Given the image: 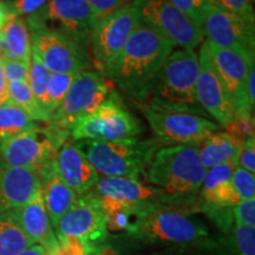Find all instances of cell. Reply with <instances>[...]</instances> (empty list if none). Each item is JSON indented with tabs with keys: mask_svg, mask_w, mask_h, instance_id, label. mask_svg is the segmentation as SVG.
Wrapping results in <instances>:
<instances>
[{
	"mask_svg": "<svg viewBox=\"0 0 255 255\" xmlns=\"http://www.w3.org/2000/svg\"><path fill=\"white\" fill-rule=\"evenodd\" d=\"M143 175L149 184L163 193L165 205L195 212L196 197L206 175L197 145L161 146Z\"/></svg>",
	"mask_w": 255,
	"mask_h": 255,
	"instance_id": "obj_1",
	"label": "cell"
},
{
	"mask_svg": "<svg viewBox=\"0 0 255 255\" xmlns=\"http://www.w3.org/2000/svg\"><path fill=\"white\" fill-rule=\"evenodd\" d=\"M173 47L165 38L138 24L104 76L137 101L164 65Z\"/></svg>",
	"mask_w": 255,
	"mask_h": 255,
	"instance_id": "obj_2",
	"label": "cell"
},
{
	"mask_svg": "<svg viewBox=\"0 0 255 255\" xmlns=\"http://www.w3.org/2000/svg\"><path fill=\"white\" fill-rule=\"evenodd\" d=\"M197 73L199 56L195 51L176 50L136 102L156 109L183 111L209 119L196 102Z\"/></svg>",
	"mask_w": 255,
	"mask_h": 255,
	"instance_id": "obj_3",
	"label": "cell"
},
{
	"mask_svg": "<svg viewBox=\"0 0 255 255\" xmlns=\"http://www.w3.org/2000/svg\"><path fill=\"white\" fill-rule=\"evenodd\" d=\"M127 235L148 244L188 246L205 241L209 234L193 212L159 203L141 210Z\"/></svg>",
	"mask_w": 255,
	"mask_h": 255,
	"instance_id": "obj_4",
	"label": "cell"
},
{
	"mask_svg": "<svg viewBox=\"0 0 255 255\" xmlns=\"http://www.w3.org/2000/svg\"><path fill=\"white\" fill-rule=\"evenodd\" d=\"M75 142V141H73ZM75 144L102 177L138 178L161 145L155 139L76 141Z\"/></svg>",
	"mask_w": 255,
	"mask_h": 255,
	"instance_id": "obj_5",
	"label": "cell"
},
{
	"mask_svg": "<svg viewBox=\"0 0 255 255\" xmlns=\"http://www.w3.org/2000/svg\"><path fill=\"white\" fill-rule=\"evenodd\" d=\"M70 131L46 123L0 143V157L6 164L27 169L40 176L56 159L59 148L68 141Z\"/></svg>",
	"mask_w": 255,
	"mask_h": 255,
	"instance_id": "obj_6",
	"label": "cell"
},
{
	"mask_svg": "<svg viewBox=\"0 0 255 255\" xmlns=\"http://www.w3.org/2000/svg\"><path fill=\"white\" fill-rule=\"evenodd\" d=\"M144 131L142 123L126 109L116 91L95 113L82 117L72 127V141H116L135 138Z\"/></svg>",
	"mask_w": 255,
	"mask_h": 255,
	"instance_id": "obj_7",
	"label": "cell"
},
{
	"mask_svg": "<svg viewBox=\"0 0 255 255\" xmlns=\"http://www.w3.org/2000/svg\"><path fill=\"white\" fill-rule=\"evenodd\" d=\"M139 25L165 38L173 46L194 50L203 41V31L170 0H133L131 2Z\"/></svg>",
	"mask_w": 255,
	"mask_h": 255,
	"instance_id": "obj_8",
	"label": "cell"
},
{
	"mask_svg": "<svg viewBox=\"0 0 255 255\" xmlns=\"http://www.w3.org/2000/svg\"><path fill=\"white\" fill-rule=\"evenodd\" d=\"M136 105L144 115L155 141L161 146L199 145L219 129L218 124L199 115L156 109L137 102Z\"/></svg>",
	"mask_w": 255,
	"mask_h": 255,
	"instance_id": "obj_9",
	"label": "cell"
},
{
	"mask_svg": "<svg viewBox=\"0 0 255 255\" xmlns=\"http://www.w3.org/2000/svg\"><path fill=\"white\" fill-rule=\"evenodd\" d=\"M34 53L51 73L78 75L91 70V55L75 40L43 25L27 24Z\"/></svg>",
	"mask_w": 255,
	"mask_h": 255,
	"instance_id": "obj_10",
	"label": "cell"
},
{
	"mask_svg": "<svg viewBox=\"0 0 255 255\" xmlns=\"http://www.w3.org/2000/svg\"><path fill=\"white\" fill-rule=\"evenodd\" d=\"M111 84L113 83L98 71L88 70L78 73L65 98L51 115L47 123L71 132L78 120L95 113L108 100L114 91Z\"/></svg>",
	"mask_w": 255,
	"mask_h": 255,
	"instance_id": "obj_11",
	"label": "cell"
},
{
	"mask_svg": "<svg viewBox=\"0 0 255 255\" xmlns=\"http://www.w3.org/2000/svg\"><path fill=\"white\" fill-rule=\"evenodd\" d=\"M26 24L43 25L90 50V39L97 17L87 0H47L33 14L25 18Z\"/></svg>",
	"mask_w": 255,
	"mask_h": 255,
	"instance_id": "obj_12",
	"label": "cell"
},
{
	"mask_svg": "<svg viewBox=\"0 0 255 255\" xmlns=\"http://www.w3.org/2000/svg\"><path fill=\"white\" fill-rule=\"evenodd\" d=\"M137 25L138 21L131 2L98 19L90 39L92 64L98 72L105 75L111 68Z\"/></svg>",
	"mask_w": 255,
	"mask_h": 255,
	"instance_id": "obj_13",
	"label": "cell"
},
{
	"mask_svg": "<svg viewBox=\"0 0 255 255\" xmlns=\"http://www.w3.org/2000/svg\"><path fill=\"white\" fill-rule=\"evenodd\" d=\"M202 46L220 82L231 97L235 114L253 115L254 108L248 102L246 84L250 71L254 68V56L219 47L209 40H206Z\"/></svg>",
	"mask_w": 255,
	"mask_h": 255,
	"instance_id": "obj_14",
	"label": "cell"
},
{
	"mask_svg": "<svg viewBox=\"0 0 255 255\" xmlns=\"http://www.w3.org/2000/svg\"><path fill=\"white\" fill-rule=\"evenodd\" d=\"M56 238L75 237L89 248L109 237L107 220L100 200L91 191L78 196L55 228Z\"/></svg>",
	"mask_w": 255,
	"mask_h": 255,
	"instance_id": "obj_15",
	"label": "cell"
},
{
	"mask_svg": "<svg viewBox=\"0 0 255 255\" xmlns=\"http://www.w3.org/2000/svg\"><path fill=\"white\" fill-rule=\"evenodd\" d=\"M255 23L212 5L201 28L214 45L255 57Z\"/></svg>",
	"mask_w": 255,
	"mask_h": 255,
	"instance_id": "obj_16",
	"label": "cell"
},
{
	"mask_svg": "<svg viewBox=\"0 0 255 255\" xmlns=\"http://www.w3.org/2000/svg\"><path fill=\"white\" fill-rule=\"evenodd\" d=\"M197 104L209 117L225 128L235 116L233 102L213 69L206 50L201 46L199 73L195 85Z\"/></svg>",
	"mask_w": 255,
	"mask_h": 255,
	"instance_id": "obj_17",
	"label": "cell"
},
{
	"mask_svg": "<svg viewBox=\"0 0 255 255\" xmlns=\"http://www.w3.org/2000/svg\"><path fill=\"white\" fill-rule=\"evenodd\" d=\"M90 191L100 199H109L135 208L165 205L163 193L139 178L100 177Z\"/></svg>",
	"mask_w": 255,
	"mask_h": 255,
	"instance_id": "obj_18",
	"label": "cell"
},
{
	"mask_svg": "<svg viewBox=\"0 0 255 255\" xmlns=\"http://www.w3.org/2000/svg\"><path fill=\"white\" fill-rule=\"evenodd\" d=\"M237 167L238 164L234 162H226L206 170L196 197L195 212L209 215L237 205L240 199L232 184V175Z\"/></svg>",
	"mask_w": 255,
	"mask_h": 255,
	"instance_id": "obj_19",
	"label": "cell"
},
{
	"mask_svg": "<svg viewBox=\"0 0 255 255\" xmlns=\"http://www.w3.org/2000/svg\"><path fill=\"white\" fill-rule=\"evenodd\" d=\"M56 167L64 182L77 194V196L89 193L100 178V175L89 159L71 138L64 143L57 152Z\"/></svg>",
	"mask_w": 255,
	"mask_h": 255,
	"instance_id": "obj_20",
	"label": "cell"
},
{
	"mask_svg": "<svg viewBox=\"0 0 255 255\" xmlns=\"http://www.w3.org/2000/svg\"><path fill=\"white\" fill-rule=\"evenodd\" d=\"M40 187L36 173L11 167L0 157V214L25 205Z\"/></svg>",
	"mask_w": 255,
	"mask_h": 255,
	"instance_id": "obj_21",
	"label": "cell"
},
{
	"mask_svg": "<svg viewBox=\"0 0 255 255\" xmlns=\"http://www.w3.org/2000/svg\"><path fill=\"white\" fill-rule=\"evenodd\" d=\"M12 212L33 245H39L45 253L57 246L58 241L47 215L41 187L28 202L12 209Z\"/></svg>",
	"mask_w": 255,
	"mask_h": 255,
	"instance_id": "obj_22",
	"label": "cell"
},
{
	"mask_svg": "<svg viewBox=\"0 0 255 255\" xmlns=\"http://www.w3.org/2000/svg\"><path fill=\"white\" fill-rule=\"evenodd\" d=\"M44 203L51 226L55 229L60 218L77 200V194L63 181L57 170L56 159L53 164L39 176Z\"/></svg>",
	"mask_w": 255,
	"mask_h": 255,
	"instance_id": "obj_23",
	"label": "cell"
},
{
	"mask_svg": "<svg viewBox=\"0 0 255 255\" xmlns=\"http://www.w3.org/2000/svg\"><path fill=\"white\" fill-rule=\"evenodd\" d=\"M242 144L244 142L235 138L231 133L226 131L213 132L197 145L200 163L206 170L226 162H234L238 164Z\"/></svg>",
	"mask_w": 255,
	"mask_h": 255,
	"instance_id": "obj_24",
	"label": "cell"
},
{
	"mask_svg": "<svg viewBox=\"0 0 255 255\" xmlns=\"http://www.w3.org/2000/svg\"><path fill=\"white\" fill-rule=\"evenodd\" d=\"M4 52L0 57L30 64L32 57L31 37L24 17H11L0 31Z\"/></svg>",
	"mask_w": 255,
	"mask_h": 255,
	"instance_id": "obj_25",
	"label": "cell"
},
{
	"mask_svg": "<svg viewBox=\"0 0 255 255\" xmlns=\"http://www.w3.org/2000/svg\"><path fill=\"white\" fill-rule=\"evenodd\" d=\"M32 245L12 210L0 214V255H19Z\"/></svg>",
	"mask_w": 255,
	"mask_h": 255,
	"instance_id": "obj_26",
	"label": "cell"
},
{
	"mask_svg": "<svg viewBox=\"0 0 255 255\" xmlns=\"http://www.w3.org/2000/svg\"><path fill=\"white\" fill-rule=\"evenodd\" d=\"M38 127V122L11 102L0 105V143Z\"/></svg>",
	"mask_w": 255,
	"mask_h": 255,
	"instance_id": "obj_27",
	"label": "cell"
},
{
	"mask_svg": "<svg viewBox=\"0 0 255 255\" xmlns=\"http://www.w3.org/2000/svg\"><path fill=\"white\" fill-rule=\"evenodd\" d=\"M51 72L47 70L39 58L32 53L30 69H28L27 84L30 87L32 95L37 104L39 105L40 110L45 115L47 122L50 120L49 103H47V82H49Z\"/></svg>",
	"mask_w": 255,
	"mask_h": 255,
	"instance_id": "obj_28",
	"label": "cell"
},
{
	"mask_svg": "<svg viewBox=\"0 0 255 255\" xmlns=\"http://www.w3.org/2000/svg\"><path fill=\"white\" fill-rule=\"evenodd\" d=\"M8 102L17 105L21 110L25 111L32 120L36 122L47 123V120L39 105L37 104L27 82H11L7 84Z\"/></svg>",
	"mask_w": 255,
	"mask_h": 255,
	"instance_id": "obj_29",
	"label": "cell"
},
{
	"mask_svg": "<svg viewBox=\"0 0 255 255\" xmlns=\"http://www.w3.org/2000/svg\"><path fill=\"white\" fill-rule=\"evenodd\" d=\"M76 76L71 73H51L47 82V103H49L50 117L59 107Z\"/></svg>",
	"mask_w": 255,
	"mask_h": 255,
	"instance_id": "obj_30",
	"label": "cell"
},
{
	"mask_svg": "<svg viewBox=\"0 0 255 255\" xmlns=\"http://www.w3.org/2000/svg\"><path fill=\"white\" fill-rule=\"evenodd\" d=\"M171 4L186 14L190 20L201 27L208 8L213 5L212 0H170Z\"/></svg>",
	"mask_w": 255,
	"mask_h": 255,
	"instance_id": "obj_31",
	"label": "cell"
},
{
	"mask_svg": "<svg viewBox=\"0 0 255 255\" xmlns=\"http://www.w3.org/2000/svg\"><path fill=\"white\" fill-rule=\"evenodd\" d=\"M226 132L231 133L235 138L241 142H246L247 139L254 138L255 127L253 115H240L235 114L234 119L225 127Z\"/></svg>",
	"mask_w": 255,
	"mask_h": 255,
	"instance_id": "obj_32",
	"label": "cell"
},
{
	"mask_svg": "<svg viewBox=\"0 0 255 255\" xmlns=\"http://www.w3.org/2000/svg\"><path fill=\"white\" fill-rule=\"evenodd\" d=\"M232 184L240 201L255 197V176L250 171L240 167L235 168L232 175Z\"/></svg>",
	"mask_w": 255,
	"mask_h": 255,
	"instance_id": "obj_33",
	"label": "cell"
},
{
	"mask_svg": "<svg viewBox=\"0 0 255 255\" xmlns=\"http://www.w3.org/2000/svg\"><path fill=\"white\" fill-rule=\"evenodd\" d=\"M216 7L255 23L253 2L251 0H212Z\"/></svg>",
	"mask_w": 255,
	"mask_h": 255,
	"instance_id": "obj_34",
	"label": "cell"
},
{
	"mask_svg": "<svg viewBox=\"0 0 255 255\" xmlns=\"http://www.w3.org/2000/svg\"><path fill=\"white\" fill-rule=\"evenodd\" d=\"M234 242L237 255H255V227L235 225Z\"/></svg>",
	"mask_w": 255,
	"mask_h": 255,
	"instance_id": "obj_35",
	"label": "cell"
},
{
	"mask_svg": "<svg viewBox=\"0 0 255 255\" xmlns=\"http://www.w3.org/2000/svg\"><path fill=\"white\" fill-rule=\"evenodd\" d=\"M0 60H1L2 70H4L7 83L27 82L30 64L20 62V60L5 58V57H0Z\"/></svg>",
	"mask_w": 255,
	"mask_h": 255,
	"instance_id": "obj_36",
	"label": "cell"
},
{
	"mask_svg": "<svg viewBox=\"0 0 255 255\" xmlns=\"http://www.w3.org/2000/svg\"><path fill=\"white\" fill-rule=\"evenodd\" d=\"M57 241V246L46 255H87V247L78 238L60 237Z\"/></svg>",
	"mask_w": 255,
	"mask_h": 255,
	"instance_id": "obj_37",
	"label": "cell"
},
{
	"mask_svg": "<svg viewBox=\"0 0 255 255\" xmlns=\"http://www.w3.org/2000/svg\"><path fill=\"white\" fill-rule=\"evenodd\" d=\"M232 213L235 225L255 227V197L239 201L232 208Z\"/></svg>",
	"mask_w": 255,
	"mask_h": 255,
	"instance_id": "obj_38",
	"label": "cell"
},
{
	"mask_svg": "<svg viewBox=\"0 0 255 255\" xmlns=\"http://www.w3.org/2000/svg\"><path fill=\"white\" fill-rule=\"evenodd\" d=\"M47 2V0H13L6 2L12 17H24L33 14Z\"/></svg>",
	"mask_w": 255,
	"mask_h": 255,
	"instance_id": "obj_39",
	"label": "cell"
},
{
	"mask_svg": "<svg viewBox=\"0 0 255 255\" xmlns=\"http://www.w3.org/2000/svg\"><path fill=\"white\" fill-rule=\"evenodd\" d=\"M238 167L252 174L255 173V138L244 142L238 157Z\"/></svg>",
	"mask_w": 255,
	"mask_h": 255,
	"instance_id": "obj_40",
	"label": "cell"
},
{
	"mask_svg": "<svg viewBox=\"0 0 255 255\" xmlns=\"http://www.w3.org/2000/svg\"><path fill=\"white\" fill-rule=\"evenodd\" d=\"M87 1L94 9L97 19H101L116 11L117 8L129 4L130 0H87Z\"/></svg>",
	"mask_w": 255,
	"mask_h": 255,
	"instance_id": "obj_41",
	"label": "cell"
},
{
	"mask_svg": "<svg viewBox=\"0 0 255 255\" xmlns=\"http://www.w3.org/2000/svg\"><path fill=\"white\" fill-rule=\"evenodd\" d=\"M87 255H124L119 241L108 237L101 244L95 245L87 251Z\"/></svg>",
	"mask_w": 255,
	"mask_h": 255,
	"instance_id": "obj_42",
	"label": "cell"
},
{
	"mask_svg": "<svg viewBox=\"0 0 255 255\" xmlns=\"http://www.w3.org/2000/svg\"><path fill=\"white\" fill-rule=\"evenodd\" d=\"M246 90H247V98L250 102L251 107L254 108L255 104V69L252 68L248 75L247 84H246Z\"/></svg>",
	"mask_w": 255,
	"mask_h": 255,
	"instance_id": "obj_43",
	"label": "cell"
},
{
	"mask_svg": "<svg viewBox=\"0 0 255 255\" xmlns=\"http://www.w3.org/2000/svg\"><path fill=\"white\" fill-rule=\"evenodd\" d=\"M7 81L5 78L4 70H2L1 60H0V105L7 103L8 100V91H7Z\"/></svg>",
	"mask_w": 255,
	"mask_h": 255,
	"instance_id": "obj_44",
	"label": "cell"
},
{
	"mask_svg": "<svg viewBox=\"0 0 255 255\" xmlns=\"http://www.w3.org/2000/svg\"><path fill=\"white\" fill-rule=\"evenodd\" d=\"M11 17L12 15L9 14L7 4H6V2L0 1V31L2 30V27L5 26L6 23L8 21V19Z\"/></svg>",
	"mask_w": 255,
	"mask_h": 255,
	"instance_id": "obj_45",
	"label": "cell"
},
{
	"mask_svg": "<svg viewBox=\"0 0 255 255\" xmlns=\"http://www.w3.org/2000/svg\"><path fill=\"white\" fill-rule=\"evenodd\" d=\"M19 255H46L44 248L39 246V245H32L28 248H26L23 253H20Z\"/></svg>",
	"mask_w": 255,
	"mask_h": 255,
	"instance_id": "obj_46",
	"label": "cell"
},
{
	"mask_svg": "<svg viewBox=\"0 0 255 255\" xmlns=\"http://www.w3.org/2000/svg\"><path fill=\"white\" fill-rule=\"evenodd\" d=\"M0 1H2V2H9V1H13V0H0Z\"/></svg>",
	"mask_w": 255,
	"mask_h": 255,
	"instance_id": "obj_47",
	"label": "cell"
},
{
	"mask_svg": "<svg viewBox=\"0 0 255 255\" xmlns=\"http://www.w3.org/2000/svg\"><path fill=\"white\" fill-rule=\"evenodd\" d=\"M251 1H252V2H254V0H251Z\"/></svg>",
	"mask_w": 255,
	"mask_h": 255,
	"instance_id": "obj_48",
	"label": "cell"
}]
</instances>
